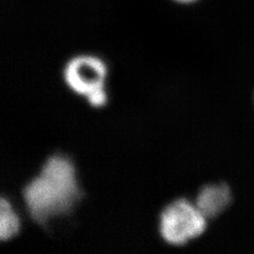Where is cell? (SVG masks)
I'll return each instance as SVG.
<instances>
[{
  "label": "cell",
  "mask_w": 254,
  "mask_h": 254,
  "mask_svg": "<svg viewBox=\"0 0 254 254\" xmlns=\"http://www.w3.org/2000/svg\"><path fill=\"white\" fill-rule=\"evenodd\" d=\"M82 195L73 162L61 154L50 156L39 175L23 190L27 212L40 225L68 214Z\"/></svg>",
  "instance_id": "1"
},
{
  "label": "cell",
  "mask_w": 254,
  "mask_h": 254,
  "mask_svg": "<svg viewBox=\"0 0 254 254\" xmlns=\"http://www.w3.org/2000/svg\"><path fill=\"white\" fill-rule=\"evenodd\" d=\"M20 219L11 204L4 197L0 200V239L8 241L18 234Z\"/></svg>",
  "instance_id": "5"
},
{
  "label": "cell",
  "mask_w": 254,
  "mask_h": 254,
  "mask_svg": "<svg viewBox=\"0 0 254 254\" xmlns=\"http://www.w3.org/2000/svg\"><path fill=\"white\" fill-rule=\"evenodd\" d=\"M86 99L93 108H101L105 106L108 102V93L106 91V88L92 92Z\"/></svg>",
  "instance_id": "6"
},
{
  "label": "cell",
  "mask_w": 254,
  "mask_h": 254,
  "mask_svg": "<svg viewBox=\"0 0 254 254\" xmlns=\"http://www.w3.org/2000/svg\"><path fill=\"white\" fill-rule=\"evenodd\" d=\"M233 195L226 184H211L204 186L196 198V206L207 218H215L230 206Z\"/></svg>",
  "instance_id": "4"
},
{
  "label": "cell",
  "mask_w": 254,
  "mask_h": 254,
  "mask_svg": "<svg viewBox=\"0 0 254 254\" xmlns=\"http://www.w3.org/2000/svg\"><path fill=\"white\" fill-rule=\"evenodd\" d=\"M108 67L103 60L93 55L72 58L64 67L66 85L74 93L88 97L92 92L106 88Z\"/></svg>",
  "instance_id": "3"
},
{
  "label": "cell",
  "mask_w": 254,
  "mask_h": 254,
  "mask_svg": "<svg viewBox=\"0 0 254 254\" xmlns=\"http://www.w3.org/2000/svg\"><path fill=\"white\" fill-rule=\"evenodd\" d=\"M207 226L196 204L186 199L173 200L164 208L159 219V232L165 242L184 246L201 236Z\"/></svg>",
  "instance_id": "2"
},
{
  "label": "cell",
  "mask_w": 254,
  "mask_h": 254,
  "mask_svg": "<svg viewBox=\"0 0 254 254\" xmlns=\"http://www.w3.org/2000/svg\"><path fill=\"white\" fill-rule=\"evenodd\" d=\"M174 1H176V2H179V3H184V4H187V3H191V2H193V1H195V0H174Z\"/></svg>",
  "instance_id": "7"
}]
</instances>
